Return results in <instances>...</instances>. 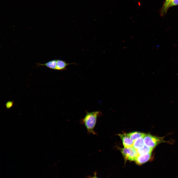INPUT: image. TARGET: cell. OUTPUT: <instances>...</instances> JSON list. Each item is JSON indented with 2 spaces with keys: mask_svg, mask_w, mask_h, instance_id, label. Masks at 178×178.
Returning a JSON list of instances; mask_svg holds the SVG:
<instances>
[{
  "mask_svg": "<svg viewBox=\"0 0 178 178\" xmlns=\"http://www.w3.org/2000/svg\"><path fill=\"white\" fill-rule=\"evenodd\" d=\"M118 135L122 141L124 148H129L133 146L134 141L130 138L127 134H120Z\"/></svg>",
  "mask_w": 178,
  "mask_h": 178,
  "instance_id": "4",
  "label": "cell"
},
{
  "mask_svg": "<svg viewBox=\"0 0 178 178\" xmlns=\"http://www.w3.org/2000/svg\"><path fill=\"white\" fill-rule=\"evenodd\" d=\"M153 149L148 147L146 145L141 148L137 150L139 155H142L152 153Z\"/></svg>",
  "mask_w": 178,
  "mask_h": 178,
  "instance_id": "10",
  "label": "cell"
},
{
  "mask_svg": "<svg viewBox=\"0 0 178 178\" xmlns=\"http://www.w3.org/2000/svg\"><path fill=\"white\" fill-rule=\"evenodd\" d=\"M151 153L147 154L138 155L135 161L136 163L138 165H141L147 162L151 158Z\"/></svg>",
  "mask_w": 178,
  "mask_h": 178,
  "instance_id": "5",
  "label": "cell"
},
{
  "mask_svg": "<svg viewBox=\"0 0 178 178\" xmlns=\"http://www.w3.org/2000/svg\"><path fill=\"white\" fill-rule=\"evenodd\" d=\"M120 150L126 160L135 161L139 155L137 150L133 146L129 148H120Z\"/></svg>",
  "mask_w": 178,
  "mask_h": 178,
  "instance_id": "3",
  "label": "cell"
},
{
  "mask_svg": "<svg viewBox=\"0 0 178 178\" xmlns=\"http://www.w3.org/2000/svg\"><path fill=\"white\" fill-rule=\"evenodd\" d=\"M91 178H98L96 176H94L93 177Z\"/></svg>",
  "mask_w": 178,
  "mask_h": 178,
  "instance_id": "14",
  "label": "cell"
},
{
  "mask_svg": "<svg viewBox=\"0 0 178 178\" xmlns=\"http://www.w3.org/2000/svg\"><path fill=\"white\" fill-rule=\"evenodd\" d=\"M73 64H76L74 63H67L66 61L62 60H57L56 70L59 71L66 70L67 69V66Z\"/></svg>",
  "mask_w": 178,
  "mask_h": 178,
  "instance_id": "6",
  "label": "cell"
},
{
  "mask_svg": "<svg viewBox=\"0 0 178 178\" xmlns=\"http://www.w3.org/2000/svg\"><path fill=\"white\" fill-rule=\"evenodd\" d=\"M178 5V0H173L170 4L169 8L170 7Z\"/></svg>",
  "mask_w": 178,
  "mask_h": 178,
  "instance_id": "13",
  "label": "cell"
},
{
  "mask_svg": "<svg viewBox=\"0 0 178 178\" xmlns=\"http://www.w3.org/2000/svg\"><path fill=\"white\" fill-rule=\"evenodd\" d=\"M146 134L138 132L136 131L127 134L130 138L133 141L141 137H144Z\"/></svg>",
  "mask_w": 178,
  "mask_h": 178,
  "instance_id": "8",
  "label": "cell"
},
{
  "mask_svg": "<svg viewBox=\"0 0 178 178\" xmlns=\"http://www.w3.org/2000/svg\"><path fill=\"white\" fill-rule=\"evenodd\" d=\"M14 103V101H7L5 104V105L7 109H9L13 106Z\"/></svg>",
  "mask_w": 178,
  "mask_h": 178,
  "instance_id": "12",
  "label": "cell"
},
{
  "mask_svg": "<svg viewBox=\"0 0 178 178\" xmlns=\"http://www.w3.org/2000/svg\"><path fill=\"white\" fill-rule=\"evenodd\" d=\"M86 114L84 118L80 121V123L84 125L86 127L88 134H96L94 131V128L95 127L97 119L100 114L99 111L88 112L86 111Z\"/></svg>",
  "mask_w": 178,
  "mask_h": 178,
  "instance_id": "1",
  "label": "cell"
},
{
  "mask_svg": "<svg viewBox=\"0 0 178 178\" xmlns=\"http://www.w3.org/2000/svg\"><path fill=\"white\" fill-rule=\"evenodd\" d=\"M57 60H53L44 64L37 63L36 65L37 67L40 66H45L51 69L56 70Z\"/></svg>",
  "mask_w": 178,
  "mask_h": 178,
  "instance_id": "7",
  "label": "cell"
},
{
  "mask_svg": "<svg viewBox=\"0 0 178 178\" xmlns=\"http://www.w3.org/2000/svg\"><path fill=\"white\" fill-rule=\"evenodd\" d=\"M143 137H140L134 141L133 146L136 149H138L142 148L144 145Z\"/></svg>",
  "mask_w": 178,
  "mask_h": 178,
  "instance_id": "9",
  "label": "cell"
},
{
  "mask_svg": "<svg viewBox=\"0 0 178 178\" xmlns=\"http://www.w3.org/2000/svg\"><path fill=\"white\" fill-rule=\"evenodd\" d=\"M143 138L145 145L153 149L160 143L165 142L163 137L154 136L149 134H145Z\"/></svg>",
  "mask_w": 178,
  "mask_h": 178,
  "instance_id": "2",
  "label": "cell"
},
{
  "mask_svg": "<svg viewBox=\"0 0 178 178\" xmlns=\"http://www.w3.org/2000/svg\"><path fill=\"white\" fill-rule=\"evenodd\" d=\"M172 0H165L161 11V14L162 16L166 13Z\"/></svg>",
  "mask_w": 178,
  "mask_h": 178,
  "instance_id": "11",
  "label": "cell"
}]
</instances>
